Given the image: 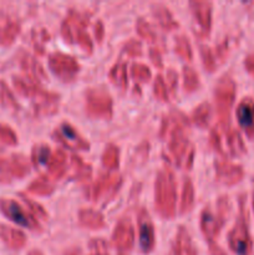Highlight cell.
<instances>
[{
  "instance_id": "6da1fadb",
  "label": "cell",
  "mask_w": 254,
  "mask_h": 255,
  "mask_svg": "<svg viewBox=\"0 0 254 255\" xmlns=\"http://www.w3.org/2000/svg\"><path fill=\"white\" fill-rule=\"evenodd\" d=\"M89 22L90 15L87 12L70 9L69 14L61 24V35L66 42L77 44L81 49H84V51L91 54L94 44L90 35L85 30Z\"/></svg>"
},
{
  "instance_id": "7a4b0ae2",
  "label": "cell",
  "mask_w": 254,
  "mask_h": 255,
  "mask_svg": "<svg viewBox=\"0 0 254 255\" xmlns=\"http://www.w3.org/2000/svg\"><path fill=\"white\" fill-rule=\"evenodd\" d=\"M154 188L156 209L164 218H172L176 213L177 183L171 169L163 168L159 171Z\"/></svg>"
},
{
  "instance_id": "3957f363",
  "label": "cell",
  "mask_w": 254,
  "mask_h": 255,
  "mask_svg": "<svg viewBox=\"0 0 254 255\" xmlns=\"http://www.w3.org/2000/svg\"><path fill=\"white\" fill-rule=\"evenodd\" d=\"M217 213L212 211L211 206H207L201 214V229L203 232L206 241L213 243L214 238L218 236L222 226L226 219L227 201L226 198H219L216 204Z\"/></svg>"
},
{
  "instance_id": "277c9868",
  "label": "cell",
  "mask_w": 254,
  "mask_h": 255,
  "mask_svg": "<svg viewBox=\"0 0 254 255\" xmlns=\"http://www.w3.org/2000/svg\"><path fill=\"white\" fill-rule=\"evenodd\" d=\"M86 111L92 117L110 119L112 116V97L104 87L86 91Z\"/></svg>"
},
{
  "instance_id": "5b68a950",
  "label": "cell",
  "mask_w": 254,
  "mask_h": 255,
  "mask_svg": "<svg viewBox=\"0 0 254 255\" xmlns=\"http://www.w3.org/2000/svg\"><path fill=\"white\" fill-rule=\"evenodd\" d=\"M122 183V177L120 174L106 173L100 176L86 188L85 193L90 201L97 202L101 198H111Z\"/></svg>"
},
{
  "instance_id": "8992f818",
  "label": "cell",
  "mask_w": 254,
  "mask_h": 255,
  "mask_svg": "<svg viewBox=\"0 0 254 255\" xmlns=\"http://www.w3.org/2000/svg\"><path fill=\"white\" fill-rule=\"evenodd\" d=\"M49 67L64 81H72L80 71V64L74 56L59 51L49 56Z\"/></svg>"
},
{
  "instance_id": "52a82bcc",
  "label": "cell",
  "mask_w": 254,
  "mask_h": 255,
  "mask_svg": "<svg viewBox=\"0 0 254 255\" xmlns=\"http://www.w3.org/2000/svg\"><path fill=\"white\" fill-rule=\"evenodd\" d=\"M54 138L72 151H89L90 143L69 122H64L54 131Z\"/></svg>"
},
{
  "instance_id": "ba28073f",
  "label": "cell",
  "mask_w": 254,
  "mask_h": 255,
  "mask_svg": "<svg viewBox=\"0 0 254 255\" xmlns=\"http://www.w3.org/2000/svg\"><path fill=\"white\" fill-rule=\"evenodd\" d=\"M234 84L228 76H223L216 86V101L222 121L228 120V111L233 102Z\"/></svg>"
},
{
  "instance_id": "9c48e42d",
  "label": "cell",
  "mask_w": 254,
  "mask_h": 255,
  "mask_svg": "<svg viewBox=\"0 0 254 255\" xmlns=\"http://www.w3.org/2000/svg\"><path fill=\"white\" fill-rule=\"evenodd\" d=\"M112 243L120 253H127L134 243V229L128 218H122L112 234Z\"/></svg>"
},
{
  "instance_id": "30bf717a",
  "label": "cell",
  "mask_w": 254,
  "mask_h": 255,
  "mask_svg": "<svg viewBox=\"0 0 254 255\" xmlns=\"http://www.w3.org/2000/svg\"><path fill=\"white\" fill-rule=\"evenodd\" d=\"M192 15L194 21L198 24V31L196 35L201 37H206L211 31L212 25V2L211 1H191Z\"/></svg>"
},
{
  "instance_id": "8fae6325",
  "label": "cell",
  "mask_w": 254,
  "mask_h": 255,
  "mask_svg": "<svg viewBox=\"0 0 254 255\" xmlns=\"http://www.w3.org/2000/svg\"><path fill=\"white\" fill-rule=\"evenodd\" d=\"M138 238L139 247L144 253H149L156 244L154 227L148 213L142 209L138 213Z\"/></svg>"
},
{
  "instance_id": "7c38bea8",
  "label": "cell",
  "mask_w": 254,
  "mask_h": 255,
  "mask_svg": "<svg viewBox=\"0 0 254 255\" xmlns=\"http://www.w3.org/2000/svg\"><path fill=\"white\" fill-rule=\"evenodd\" d=\"M5 212H6L7 216L10 217L12 222H15L16 224L22 227H27V228H32V229H40L39 223L36 222V219H34L32 217H30L29 214L25 213L22 211L21 207L14 201H9L5 206Z\"/></svg>"
},
{
  "instance_id": "4fadbf2b",
  "label": "cell",
  "mask_w": 254,
  "mask_h": 255,
  "mask_svg": "<svg viewBox=\"0 0 254 255\" xmlns=\"http://www.w3.org/2000/svg\"><path fill=\"white\" fill-rule=\"evenodd\" d=\"M172 255H197L191 236L184 227H179L177 232Z\"/></svg>"
},
{
  "instance_id": "5bb4252c",
  "label": "cell",
  "mask_w": 254,
  "mask_h": 255,
  "mask_svg": "<svg viewBox=\"0 0 254 255\" xmlns=\"http://www.w3.org/2000/svg\"><path fill=\"white\" fill-rule=\"evenodd\" d=\"M242 224H236L233 231L229 233V247L232 251L238 255H248L251 252V243L247 234L242 233Z\"/></svg>"
},
{
  "instance_id": "9a60e30c",
  "label": "cell",
  "mask_w": 254,
  "mask_h": 255,
  "mask_svg": "<svg viewBox=\"0 0 254 255\" xmlns=\"http://www.w3.org/2000/svg\"><path fill=\"white\" fill-rule=\"evenodd\" d=\"M47 169H49L50 176L54 177L55 179H60L66 174L67 169V153L64 149H56L52 152L50 161L47 163Z\"/></svg>"
},
{
  "instance_id": "2e32d148",
  "label": "cell",
  "mask_w": 254,
  "mask_h": 255,
  "mask_svg": "<svg viewBox=\"0 0 254 255\" xmlns=\"http://www.w3.org/2000/svg\"><path fill=\"white\" fill-rule=\"evenodd\" d=\"M237 117H238L239 125L246 131L251 132L254 129V105L249 100H244L241 102L237 110Z\"/></svg>"
},
{
  "instance_id": "e0dca14e",
  "label": "cell",
  "mask_w": 254,
  "mask_h": 255,
  "mask_svg": "<svg viewBox=\"0 0 254 255\" xmlns=\"http://www.w3.org/2000/svg\"><path fill=\"white\" fill-rule=\"evenodd\" d=\"M152 14L154 19L158 21V24L163 27L164 30H173L178 27V22L174 20L173 15L169 11L168 7L162 4H154L152 6Z\"/></svg>"
},
{
  "instance_id": "ac0fdd59",
  "label": "cell",
  "mask_w": 254,
  "mask_h": 255,
  "mask_svg": "<svg viewBox=\"0 0 254 255\" xmlns=\"http://www.w3.org/2000/svg\"><path fill=\"white\" fill-rule=\"evenodd\" d=\"M79 222L82 227L90 229H100L105 227L104 216L94 209H81L79 213Z\"/></svg>"
},
{
  "instance_id": "d6986e66",
  "label": "cell",
  "mask_w": 254,
  "mask_h": 255,
  "mask_svg": "<svg viewBox=\"0 0 254 255\" xmlns=\"http://www.w3.org/2000/svg\"><path fill=\"white\" fill-rule=\"evenodd\" d=\"M217 179L224 183H233L238 181L239 168L227 163V162H216Z\"/></svg>"
},
{
  "instance_id": "ffe728a7",
  "label": "cell",
  "mask_w": 254,
  "mask_h": 255,
  "mask_svg": "<svg viewBox=\"0 0 254 255\" xmlns=\"http://www.w3.org/2000/svg\"><path fill=\"white\" fill-rule=\"evenodd\" d=\"M110 79L116 86L120 89L125 90L128 85V76H127V66L125 61H117L114 66L111 67L109 74Z\"/></svg>"
},
{
  "instance_id": "44dd1931",
  "label": "cell",
  "mask_w": 254,
  "mask_h": 255,
  "mask_svg": "<svg viewBox=\"0 0 254 255\" xmlns=\"http://www.w3.org/2000/svg\"><path fill=\"white\" fill-rule=\"evenodd\" d=\"M71 178L75 179H86L90 178L92 172V167L89 163L82 161L81 157L72 154L71 156Z\"/></svg>"
},
{
  "instance_id": "7402d4cb",
  "label": "cell",
  "mask_w": 254,
  "mask_h": 255,
  "mask_svg": "<svg viewBox=\"0 0 254 255\" xmlns=\"http://www.w3.org/2000/svg\"><path fill=\"white\" fill-rule=\"evenodd\" d=\"M212 116V106L209 102H202L199 106L192 112V121L201 127H206L208 125Z\"/></svg>"
},
{
  "instance_id": "603a6c76",
  "label": "cell",
  "mask_w": 254,
  "mask_h": 255,
  "mask_svg": "<svg viewBox=\"0 0 254 255\" xmlns=\"http://www.w3.org/2000/svg\"><path fill=\"white\" fill-rule=\"evenodd\" d=\"M102 164L109 171H115L119 168L120 164V149L115 144L110 143L102 154Z\"/></svg>"
},
{
  "instance_id": "cb8c5ba5",
  "label": "cell",
  "mask_w": 254,
  "mask_h": 255,
  "mask_svg": "<svg viewBox=\"0 0 254 255\" xmlns=\"http://www.w3.org/2000/svg\"><path fill=\"white\" fill-rule=\"evenodd\" d=\"M194 203V187L193 183L189 178L184 179L183 183V191H182V199H181V213H186V212L191 211L192 206Z\"/></svg>"
},
{
  "instance_id": "d4e9b609",
  "label": "cell",
  "mask_w": 254,
  "mask_h": 255,
  "mask_svg": "<svg viewBox=\"0 0 254 255\" xmlns=\"http://www.w3.org/2000/svg\"><path fill=\"white\" fill-rule=\"evenodd\" d=\"M52 152L47 144H37L32 151V161L36 166H47Z\"/></svg>"
},
{
  "instance_id": "484cf974",
  "label": "cell",
  "mask_w": 254,
  "mask_h": 255,
  "mask_svg": "<svg viewBox=\"0 0 254 255\" xmlns=\"http://www.w3.org/2000/svg\"><path fill=\"white\" fill-rule=\"evenodd\" d=\"M176 41H174V51L179 55L181 57H183L184 60H192V46L191 42H189L188 37L186 35H178L176 36Z\"/></svg>"
},
{
  "instance_id": "4316f807",
  "label": "cell",
  "mask_w": 254,
  "mask_h": 255,
  "mask_svg": "<svg viewBox=\"0 0 254 255\" xmlns=\"http://www.w3.org/2000/svg\"><path fill=\"white\" fill-rule=\"evenodd\" d=\"M183 87L186 91L193 92L199 87V76L191 66L183 67Z\"/></svg>"
},
{
  "instance_id": "83f0119b",
  "label": "cell",
  "mask_w": 254,
  "mask_h": 255,
  "mask_svg": "<svg viewBox=\"0 0 254 255\" xmlns=\"http://www.w3.org/2000/svg\"><path fill=\"white\" fill-rule=\"evenodd\" d=\"M136 29H137V32H138L139 36L143 37V39H146V40H148V41L154 42V41H157V39H158V35L156 34V31H154L153 27H152L151 24H149L148 21H146L143 17H139V19L137 20Z\"/></svg>"
},
{
  "instance_id": "f1b7e54d",
  "label": "cell",
  "mask_w": 254,
  "mask_h": 255,
  "mask_svg": "<svg viewBox=\"0 0 254 255\" xmlns=\"http://www.w3.org/2000/svg\"><path fill=\"white\" fill-rule=\"evenodd\" d=\"M54 189L55 186L52 184V182L47 177L42 176L31 184L30 191L34 192V193L41 194V196H46V194H51L54 192Z\"/></svg>"
},
{
  "instance_id": "f546056e",
  "label": "cell",
  "mask_w": 254,
  "mask_h": 255,
  "mask_svg": "<svg viewBox=\"0 0 254 255\" xmlns=\"http://www.w3.org/2000/svg\"><path fill=\"white\" fill-rule=\"evenodd\" d=\"M199 52H201L202 62H203L204 67H206L208 71H214L218 64H217V57L213 50L209 46H207V45H201V46H199Z\"/></svg>"
},
{
  "instance_id": "4dcf8cb0",
  "label": "cell",
  "mask_w": 254,
  "mask_h": 255,
  "mask_svg": "<svg viewBox=\"0 0 254 255\" xmlns=\"http://www.w3.org/2000/svg\"><path fill=\"white\" fill-rule=\"evenodd\" d=\"M131 75L136 81L147 82L151 79V70L142 62H133L131 66Z\"/></svg>"
},
{
  "instance_id": "1f68e13d",
  "label": "cell",
  "mask_w": 254,
  "mask_h": 255,
  "mask_svg": "<svg viewBox=\"0 0 254 255\" xmlns=\"http://www.w3.org/2000/svg\"><path fill=\"white\" fill-rule=\"evenodd\" d=\"M153 92L154 96L157 97L161 101L167 102L169 100V90L168 86L166 84V80L163 79L162 75H158L154 80V85H153Z\"/></svg>"
},
{
  "instance_id": "d6a6232c",
  "label": "cell",
  "mask_w": 254,
  "mask_h": 255,
  "mask_svg": "<svg viewBox=\"0 0 254 255\" xmlns=\"http://www.w3.org/2000/svg\"><path fill=\"white\" fill-rule=\"evenodd\" d=\"M90 251L91 254L90 255H110L109 253V244L101 238H94L90 241L89 243Z\"/></svg>"
},
{
  "instance_id": "836d02e7",
  "label": "cell",
  "mask_w": 254,
  "mask_h": 255,
  "mask_svg": "<svg viewBox=\"0 0 254 255\" xmlns=\"http://www.w3.org/2000/svg\"><path fill=\"white\" fill-rule=\"evenodd\" d=\"M124 51L129 56H138L142 54V44L139 40L131 39L125 44Z\"/></svg>"
},
{
  "instance_id": "e575fe53",
  "label": "cell",
  "mask_w": 254,
  "mask_h": 255,
  "mask_svg": "<svg viewBox=\"0 0 254 255\" xmlns=\"http://www.w3.org/2000/svg\"><path fill=\"white\" fill-rule=\"evenodd\" d=\"M167 86L171 92H174L177 89V84H178V75L173 69H169L167 71Z\"/></svg>"
},
{
  "instance_id": "d590c367",
  "label": "cell",
  "mask_w": 254,
  "mask_h": 255,
  "mask_svg": "<svg viewBox=\"0 0 254 255\" xmlns=\"http://www.w3.org/2000/svg\"><path fill=\"white\" fill-rule=\"evenodd\" d=\"M149 59L152 60V62H153L158 69H162V67H163L161 50H159L158 47H151V49H149Z\"/></svg>"
},
{
  "instance_id": "8d00e7d4",
  "label": "cell",
  "mask_w": 254,
  "mask_h": 255,
  "mask_svg": "<svg viewBox=\"0 0 254 255\" xmlns=\"http://www.w3.org/2000/svg\"><path fill=\"white\" fill-rule=\"evenodd\" d=\"M95 36H96L97 41L101 42L102 40H104V36H105V26H104V22L101 21V20H97L96 24H95Z\"/></svg>"
},
{
  "instance_id": "74e56055",
  "label": "cell",
  "mask_w": 254,
  "mask_h": 255,
  "mask_svg": "<svg viewBox=\"0 0 254 255\" xmlns=\"http://www.w3.org/2000/svg\"><path fill=\"white\" fill-rule=\"evenodd\" d=\"M208 247H209V253H211V255H226L223 249H222L216 242H213V243H208Z\"/></svg>"
},
{
  "instance_id": "f35d334b",
  "label": "cell",
  "mask_w": 254,
  "mask_h": 255,
  "mask_svg": "<svg viewBox=\"0 0 254 255\" xmlns=\"http://www.w3.org/2000/svg\"><path fill=\"white\" fill-rule=\"evenodd\" d=\"M65 255H81V251L79 248H74V249H70L69 252H66Z\"/></svg>"
},
{
  "instance_id": "ab89813d",
  "label": "cell",
  "mask_w": 254,
  "mask_h": 255,
  "mask_svg": "<svg viewBox=\"0 0 254 255\" xmlns=\"http://www.w3.org/2000/svg\"><path fill=\"white\" fill-rule=\"evenodd\" d=\"M31 255H41V254H40V253H32Z\"/></svg>"
}]
</instances>
